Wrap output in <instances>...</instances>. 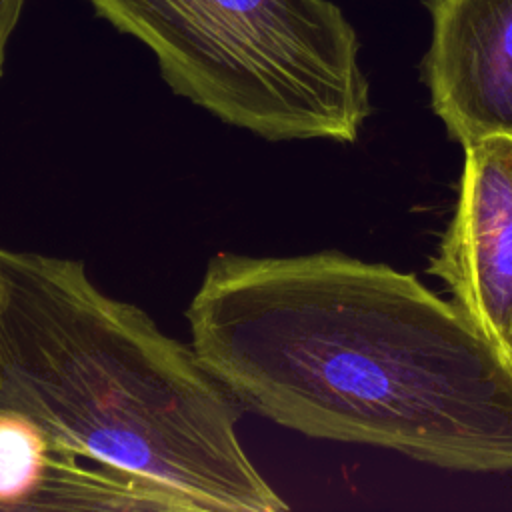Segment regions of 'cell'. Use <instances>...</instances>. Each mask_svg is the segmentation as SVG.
Masks as SVG:
<instances>
[{
    "instance_id": "277c9868",
    "label": "cell",
    "mask_w": 512,
    "mask_h": 512,
    "mask_svg": "<svg viewBox=\"0 0 512 512\" xmlns=\"http://www.w3.org/2000/svg\"><path fill=\"white\" fill-rule=\"evenodd\" d=\"M428 272L508 362L512 338V136L464 148L454 216ZM510 366V362H508Z\"/></svg>"
},
{
    "instance_id": "3957f363",
    "label": "cell",
    "mask_w": 512,
    "mask_h": 512,
    "mask_svg": "<svg viewBox=\"0 0 512 512\" xmlns=\"http://www.w3.org/2000/svg\"><path fill=\"white\" fill-rule=\"evenodd\" d=\"M164 82L268 142L352 144L370 114L358 36L330 0H88Z\"/></svg>"
},
{
    "instance_id": "ba28073f",
    "label": "cell",
    "mask_w": 512,
    "mask_h": 512,
    "mask_svg": "<svg viewBox=\"0 0 512 512\" xmlns=\"http://www.w3.org/2000/svg\"><path fill=\"white\" fill-rule=\"evenodd\" d=\"M508 362H510V368H512V338H510V356H508Z\"/></svg>"
},
{
    "instance_id": "7a4b0ae2",
    "label": "cell",
    "mask_w": 512,
    "mask_h": 512,
    "mask_svg": "<svg viewBox=\"0 0 512 512\" xmlns=\"http://www.w3.org/2000/svg\"><path fill=\"white\" fill-rule=\"evenodd\" d=\"M0 406L190 512L288 510L238 436L244 408L194 346L80 258L0 246Z\"/></svg>"
},
{
    "instance_id": "8992f818",
    "label": "cell",
    "mask_w": 512,
    "mask_h": 512,
    "mask_svg": "<svg viewBox=\"0 0 512 512\" xmlns=\"http://www.w3.org/2000/svg\"><path fill=\"white\" fill-rule=\"evenodd\" d=\"M70 454L32 418L0 406V510H48Z\"/></svg>"
},
{
    "instance_id": "5b68a950",
    "label": "cell",
    "mask_w": 512,
    "mask_h": 512,
    "mask_svg": "<svg viewBox=\"0 0 512 512\" xmlns=\"http://www.w3.org/2000/svg\"><path fill=\"white\" fill-rule=\"evenodd\" d=\"M432 40L422 58L430 104L464 148L512 136V0H422Z\"/></svg>"
},
{
    "instance_id": "6da1fadb",
    "label": "cell",
    "mask_w": 512,
    "mask_h": 512,
    "mask_svg": "<svg viewBox=\"0 0 512 512\" xmlns=\"http://www.w3.org/2000/svg\"><path fill=\"white\" fill-rule=\"evenodd\" d=\"M184 316L248 412L440 468L512 470V368L414 274L340 250L216 252Z\"/></svg>"
},
{
    "instance_id": "52a82bcc",
    "label": "cell",
    "mask_w": 512,
    "mask_h": 512,
    "mask_svg": "<svg viewBox=\"0 0 512 512\" xmlns=\"http://www.w3.org/2000/svg\"><path fill=\"white\" fill-rule=\"evenodd\" d=\"M24 2L26 0H0V78L4 74L8 40H10L16 24H18Z\"/></svg>"
}]
</instances>
